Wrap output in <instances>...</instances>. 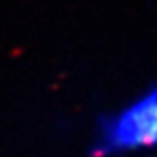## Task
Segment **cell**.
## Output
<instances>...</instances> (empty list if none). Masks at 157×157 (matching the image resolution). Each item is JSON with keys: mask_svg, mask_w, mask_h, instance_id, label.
I'll return each mask as SVG.
<instances>
[{"mask_svg": "<svg viewBox=\"0 0 157 157\" xmlns=\"http://www.w3.org/2000/svg\"><path fill=\"white\" fill-rule=\"evenodd\" d=\"M157 148V83L117 112L98 121L90 157H117Z\"/></svg>", "mask_w": 157, "mask_h": 157, "instance_id": "obj_1", "label": "cell"}]
</instances>
